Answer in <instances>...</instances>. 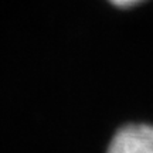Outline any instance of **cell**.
Listing matches in <instances>:
<instances>
[{"label": "cell", "instance_id": "cell-1", "mask_svg": "<svg viewBox=\"0 0 153 153\" xmlns=\"http://www.w3.org/2000/svg\"><path fill=\"white\" fill-rule=\"evenodd\" d=\"M108 153H153V125L129 123L119 128L111 139Z\"/></svg>", "mask_w": 153, "mask_h": 153}, {"label": "cell", "instance_id": "cell-2", "mask_svg": "<svg viewBox=\"0 0 153 153\" xmlns=\"http://www.w3.org/2000/svg\"><path fill=\"white\" fill-rule=\"evenodd\" d=\"M111 1L116 6H120V7H129V6L136 4V3L142 1V0H111Z\"/></svg>", "mask_w": 153, "mask_h": 153}]
</instances>
